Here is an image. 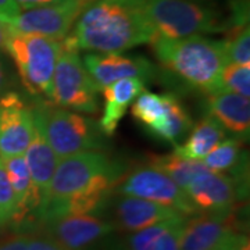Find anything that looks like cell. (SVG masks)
Masks as SVG:
<instances>
[{"instance_id": "8992f818", "label": "cell", "mask_w": 250, "mask_h": 250, "mask_svg": "<svg viewBox=\"0 0 250 250\" xmlns=\"http://www.w3.org/2000/svg\"><path fill=\"white\" fill-rule=\"evenodd\" d=\"M146 16L154 36L167 39L229 31L220 11L195 0H146Z\"/></svg>"}, {"instance_id": "d6986e66", "label": "cell", "mask_w": 250, "mask_h": 250, "mask_svg": "<svg viewBox=\"0 0 250 250\" xmlns=\"http://www.w3.org/2000/svg\"><path fill=\"white\" fill-rule=\"evenodd\" d=\"M206 110L208 116L215 118L225 131L235 136L248 138L250 132V103L249 98H243L232 92L220 90L208 95L206 100Z\"/></svg>"}, {"instance_id": "603a6c76", "label": "cell", "mask_w": 250, "mask_h": 250, "mask_svg": "<svg viewBox=\"0 0 250 250\" xmlns=\"http://www.w3.org/2000/svg\"><path fill=\"white\" fill-rule=\"evenodd\" d=\"M227 131L215 118L207 116L200 120L187 135V141L175 145L174 153L188 160L200 161L214 149L218 143L225 139Z\"/></svg>"}, {"instance_id": "4dcf8cb0", "label": "cell", "mask_w": 250, "mask_h": 250, "mask_svg": "<svg viewBox=\"0 0 250 250\" xmlns=\"http://www.w3.org/2000/svg\"><path fill=\"white\" fill-rule=\"evenodd\" d=\"M28 238L27 235H20L16 238H11L7 242L0 245V250H27L28 246Z\"/></svg>"}, {"instance_id": "d6a6232c", "label": "cell", "mask_w": 250, "mask_h": 250, "mask_svg": "<svg viewBox=\"0 0 250 250\" xmlns=\"http://www.w3.org/2000/svg\"><path fill=\"white\" fill-rule=\"evenodd\" d=\"M4 43H6V28L0 22V52H4Z\"/></svg>"}, {"instance_id": "4316f807", "label": "cell", "mask_w": 250, "mask_h": 250, "mask_svg": "<svg viewBox=\"0 0 250 250\" xmlns=\"http://www.w3.org/2000/svg\"><path fill=\"white\" fill-rule=\"evenodd\" d=\"M17 206L13 188L0 159V225L11 223L16 217Z\"/></svg>"}, {"instance_id": "ba28073f", "label": "cell", "mask_w": 250, "mask_h": 250, "mask_svg": "<svg viewBox=\"0 0 250 250\" xmlns=\"http://www.w3.org/2000/svg\"><path fill=\"white\" fill-rule=\"evenodd\" d=\"M131 106L132 117L153 138L174 146L187 138L193 126L187 108L172 93L143 90Z\"/></svg>"}, {"instance_id": "7a4b0ae2", "label": "cell", "mask_w": 250, "mask_h": 250, "mask_svg": "<svg viewBox=\"0 0 250 250\" xmlns=\"http://www.w3.org/2000/svg\"><path fill=\"white\" fill-rule=\"evenodd\" d=\"M153 38L146 0H93L64 39L78 50L123 53Z\"/></svg>"}, {"instance_id": "3957f363", "label": "cell", "mask_w": 250, "mask_h": 250, "mask_svg": "<svg viewBox=\"0 0 250 250\" xmlns=\"http://www.w3.org/2000/svg\"><path fill=\"white\" fill-rule=\"evenodd\" d=\"M150 45L161 67L177 75L188 86L207 96L223 90L221 74L228 64L224 41L203 35L179 39L154 36Z\"/></svg>"}, {"instance_id": "2e32d148", "label": "cell", "mask_w": 250, "mask_h": 250, "mask_svg": "<svg viewBox=\"0 0 250 250\" xmlns=\"http://www.w3.org/2000/svg\"><path fill=\"white\" fill-rule=\"evenodd\" d=\"M24 159L27 163L32 182L42 197V205H43L50 188V182L53 179L60 160L46 139L41 120L35 113V110H34V134L27 150L24 153Z\"/></svg>"}, {"instance_id": "e575fe53", "label": "cell", "mask_w": 250, "mask_h": 250, "mask_svg": "<svg viewBox=\"0 0 250 250\" xmlns=\"http://www.w3.org/2000/svg\"><path fill=\"white\" fill-rule=\"evenodd\" d=\"M243 242H245V241H243ZM238 249H239V248H238ZM238 249H236V250H238Z\"/></svg>"}, {"instance_id": "277c9868", "label": "cell", "mask_w": 250, "mask_h": 250, "mask_svg": "<svg viewBox=\"0 0 250 250\" xmlns=\"http://www.w3.org/2000/svg\"><path fill=\"white\" fill-rule=\"evenodd\" d=\"M34 110L59 160L83 152H102L104 149L106 135L95 120L43 100H39Z\"/></svg>"}, {"instance_id": "30bf717a", "label": "cell", "mask_w": 250, "mask_h": 250, "mask_svg": "<svg viewBox=\"0 0 250 250\" xmlns=\"http://www.w3.org/2000/svg\"><path fill=\"white\" fill-rule=\"evenodd\" d=\"M116 190L124 196L141 197L167 206L187 217L200 213L187 193L167 174L150 164L136 168L124 177Z\"/></svg>"}, {"instance_id": "1f68e13d", "label": "cell", "mask_w": 250, "mask_h": 250, "mask_svg": "<svg viewBox=\"0 0 250 250\" xmlns=\"http://www.w3.org/2000/svg\"><path fill=\"white\" fill-rule=\"evenodd\" d=\"M9 86H10V74H9V68L6 65V62L4 59L0 56V96L6 92H9Z\"/></svg>"}, {"instance_id": "7402d4cb", "label": "cell", "mask_w": 250, "mask_h": 250, "mask_svg": "<svg viewBox=\"0 0 250 250\" xmlns=\"http://www.w3.org/2000/svg\"><path fill=\"white\" fill-rule=\"evenodd\" d=\"M187 215H178L136 231L129 238V250H181Z\"/></svg>"}, {"instance_id": "cb8c5ba5", "label": "cell", "mask_w": 250, "mask_h": 250, "mask_svg": "<svg viewBox=\"0 0 250 250\" xmlns=\"http://www.w3.org/2000/svg\"><path fill=\"white\" fill-rule=\"evenodd\" d=\"M147 164L167 174L182 190L206 167L202 161L188 160L174 152L163 156H150Z\"/></svg>"}, {"instance_id": "4fadbf2b", "label": "cell", "mask_w": 250, "mask_h": 250, "mask_svg": "<svg viewBox=\"0 0 250 250\" xmlns=\"http://www.w3.org/2000/svg\"><path fill=\"white\" fill-rule=\"evenodd\" d=\"M82 62L99 90L125 78H139L147 82L157 75L156 65L143 56L89 53L83 56Z\"/></svg>"}, {"instance_id": "5bb4252c", "label": "cell", "mask_w": 250, "mask_h": 250, "mask_svg": "<svg viewBox=\"0 0 250 250\" xmlns=\"http://www.w3.org/2000/svg\"><path fill=\"white\" fill-rule=\"evenodd\" d=\"M43 223L47 235L68 250H86L116 228L95 214L60 215Z\"/></svg>"}, {"instance_id": "6da1fadb", "label": "cell", "mask_w": 250, "mask_h": 250, "mask_svg": "<svg viewBox=\"0 0 250 250\" xmlns=\"http://www.w3.org/2000/svg\"><path fill=\"white\" fill-rule=\"evenodd\" d=\"M124 166L104 152H83L59 161L38 218L93 214L124 178Z\"/></svg>"}, {"instance_id": "e0dca14e", "label": "cell", "mask_w": 250, "mask_h": 250, "mask_svg": "<svg viewBox=\"0 0 250 250\" xmlns=\"http://www.w3.org/2000/svg\"><path fill=\"white\" fill-rule=\"evenodd\" d=\"M178 215H184L177 210L159 205L146 199L135 196H123L116 205V224L124 231L136 232L154 224L170 220Z\"/></svg>"}, {"instance_id": "ac0fdd59", "label": "cell", "mask_w": 250, "mask_h": 250, "mask_svg": "<svg viewBox=\"0 0 250 250\" xmlns=\"http://www.w3.org/2000/svg\"><path fill=\"white\" fill-rule=\"evenodd\" d=\"M143 90L146 82L139 78H125L103 88V113L99 120V126L106 136L116 134L120 121L125 116L128 107Z\"/></svg>"}, {"instance_id": "d4e9b609", "label": "cell", "mask_w": 250, "mask_h": 250, "mask_svg": "<svg viewBox=\"0 0 250 250\" xmlns=\"http://www.w3.org/2000/svg\"><path fill=\"white\" fill-rule=\"evenodd\" d=\"M228 62L250 64V29L242 25L229 29V36L224 41Z\"/></svg>"}, {"instance_id": "5b68a950", "label": "cell", "mask_w": 250, "mask_h": 250, "mask_svg": "<svg viewBox=\"0 0 250 250\" xmlns=\"http://www.w3.org/2000/svg\"><path fill=\"white\" fill-rule=\"evenodd\" d=\"M4 50L16 64L24 88L32 96L52 100V82L62 42L46 36L17 34L6 28Z\"/></svg>"}, {"instance_id": "f546056e", "label": "cell", "mask_w": 250, "mask_h": 250, "mask_svg": "<svg viewBox=\"0 0 250 250\" xmlns=\"http://www.w3.org/2000/svg\"><path fill=\"white\" fill-rule=\"evenodd\" d=\"M16 4L21 11L29 9H35V7H42V6H49V4H57V3H64V1H70V0H14Z\"/></svg>"}, {"instance_id": "7c38bea8", "label": "cell", "mask_w": 250, "mask_h": 250, "mask_svg": "<svg viewBox=\"0 0 250 250\" xmlns=\"http://www.w3.org/2000/svg\"><path fill=\"white\" fill-rule=\"evenodd\" d=\"M34 134V106L17 92L0 96V157L22 156Z\"/></svg>"}, {"instance_id": "52a82bcc", "label": "cell", "mask_w": 250, "mask_h": 250, "mask_svg": "<svg viewBox=\"0 0 250 250\" xmlns=\"http://www.w3.org/2000/svg\"><path fill=\"white\" fill-rule=\"evenodd\" d=\"M54 104L67 110L85 114H96L99 111V88L83 67L80 50L62 41V52L53 74Z\"/></svg>"}, {"instance_id": "ffe728a7", "label": "cell", "mask_w": 250, "mask_h": 250, "mask_svg": "<svg viewBox=\"0 0 250 250\" xmlns=\"http://www.w3.org/2000/svg\"><path fill=\"white\" fill-rule=\"evenodd\" d=\"M1 161H3L4 170L9 177L14 196H16L17 211H16V217L13 221L22 224V221L29 215L38 217V211L42 205V197L32 182L24 154L4 157V159H1Z\"/></svg>"}, {"instance_id": "8fae6325", "label": "cell", "mask_w": 250, "mask_h": 250, "mask_svg": "<svg viewBox=\"0 0 250 250\" xmlns=\"http://www.w3.org/2000/svg\"><path fill=\"white\" fill-rule=\"evenodd\" d=\"M89 3L88 0H70L24 10L10 24L3 25L17 34L46 36L62 42L71 32L82 10Z\"/></svg>"}, {"instance_id": "836d02e7", "label": "cell", "mask_w": 250, "mask_h": 250, "mask_svg": "<svg viewBox=\"0 0 250 250\" xmlns=\"http://www.w3.org/2000/svg\"><path fill=\"white\" fill-rule=\"evenodd\" d=\"M88 1H93V0H88Z\"/></svg>"}, {"instance_id": "9c48e42d", "label": "cell", "mask_w": 250, "mask_h": 250, "mask_svg": "<svg viewBox=\"0 0 250 250\" xmlns=\"http://www.w3.org/2000/svg\"><path fill=\"white\" fill-rule=\"evenodd\" d=\"M248 236L239 232L233 210L197 213L187 218L181 250H236Z\"/></svg>"}, {"instance_id": "44dd1931", "label": "cell", "mask_w": 250, "mask_h": 250, "mask_svg": "<svg viewBox=\"0 0 250 250\" xmlns=\"http://www.w3.org/2000/svg\"><path fill=\"white\" fill-rule=\"evenodd\" d=\"M243 139L241 136L224 139L200 160L208 170L232 177L242 192L245 187V172H248L245 171V167H248V160H245L248 154L243 150Z\"/></svg>"}, {"instance_id": "9a60e30c", "label": "cell", "mask_w": 250, "mask_h": 250, "mask_svg": "<svg viewBox=\"0 0 250 250\" xmlns=\"http://www.w3.org/2000/svg\"><path fill=\"white\" fill-rule=\"evenodd\" d=\"M184 192L199 211L221 213L233 210L238 197L243 196L235 179L227 174H220L205 167L189 182Z\"/></svg>"}, {"instance_id": "f1b7e54d", "label": "cell", "mask_w": 250, "mask_h": 250, "mask_svg": "<svg viewBox=\"0 0 250 250\" xmlns=\"http://www.w3.org/2000/svg\"><path fill=\"white\" fill-rule=\"evenodd\" d=\"M21 13L14 0H0V22L7 25Z\"/></svg>"}, {"instance_id": "83f0119b", "label": "cell", "mask_w": 250, "mask_h": 250, "mask_svg": "<svg viewBox=\"0 0 250 250\" xmlns=\"http://www.w3.org/2000/svg\"><path fill=\"white\" fill-rule=\"evenodd\" d=\"M27 250H68L62 246L59 242H56L49 235L46 236H36L29 238Z\"/></svg>"}, {"instance_id": "484cf974", "label": "cell", "mask_w": 250, "mask_h": 250, "mask_svg": "<svg viewBox=\"0 0 250 250\" xmlns=\"http://www.w3.org/2000/svg\"><path fill=\"white\" fill-rule=\"evenodd\" d=\"M223 90L241 95L243 98L250 96V64H233L228 62L221 74Z\"/></svg>"}]
</instances>
